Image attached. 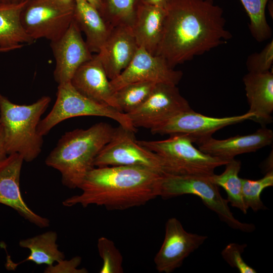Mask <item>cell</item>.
<instances>
[{"instance_id":"4dcf8cb0","label":"cell","mask_w":273,"mask_h":273,"mask_svg":"<svg viewBox=\"0 0 273 273\" xmlns=\"http://www.w3.org/2000/svg\"><path fill=\"white\" fill-rule=\"evenodd\" d=\"M246 246V244L230 243L221 251V256L230 266L236 268L240 272L256 273V270L244 260L242 256Z\"/></svg>"},{"instance_id":"9c48e42d","label":"cell","mask_w":273,"mask_h":273,"mask_svg":"<svg viewBox=\"0 0 273 273\" xmlns=\"http://www.w3.org/2000/svg\"><path fill=\"white\" fill-rule=\"evenodd\" d=\"M135 132L120 125L114 130L110 141L96 157L95 167L130 166L142 167L167 174L162 158L139 144Z\"/></svg>"},{"instance_id":"3957f363","label":"cell","mask_w":273,"mask_h":273,"mask_svg":"<svg viewBox=\"0 0 273 273\" xmlns=\"http://www.w3.org/2000/svg\"><path fill=\"white\" fill-rule=\"evenodd\" d=\"M114 128L105 122L88 128L65 132L45 160L46 164L59 171L62 184L79 188L85 176L94 167L99 152L110 141Z\"/></svg>"},{"instance_id":"d6a6232c","label":"cell","mask_w":273,"mask_h":273,"mask_svg":"<svg viewBox=\"0 0 273 273\" xmlns=\"http://www.w3.org/2000/svg\"><path fill=\"white\" fill-rule=\"evenodd\" d=\"M8 156L5 148L3 132L2 128L0 127V163L3 161Z\"/></svg>"},{"instance_id":"2e32d148","label":"cell","mask_w":273,"mask_h":273,"mask_svg":"<svg viewBox=\"0 0 273 273\" xmlns=\"http://www.w3.org/2000/svg\"><path fill=\"white\" fill-rule=\"evenodd\" d=\"M138 48L130 27H113L97 54L110 80L117 77L127 67Z\"/></svg>"},{"instance_id":"603a6c76","label":"cell","mask_w":273,"mask_h":273,"mask_svg":"<svg viewBox=\"0 0 273 273\" xmlns=\"http://www.w3.org/2000/svg\"><path fill=\"white\" fill-rule=\"evenodd\" d=\"M57 234L55 231H48L34 237L19 241V246L29 250V256L17 265L25 261H31L36 264H54L65 259L64 253L59 250L56 243Z\"/></svg>"},{"instance_id":"4fadbf2b","label":"cell","mask_w":273,"mask_h":273,"mask_svg":"<svg viewBox=\"0 0 273 273\" xmlns=\"http://www.w3.org/2000/svg\"><path fill=\"white\" fill-rule=\"evenodd\" d=\"M207 237L187 232L176 218L165 224L163 243L154 258L159 272L170 273L181 266L185 259L202 245Z\"/></svg>"},{"instance_id":"5bb4252c","label":"cell","mask_w":273,"mask_h":273,"mask_svg":"<svg viewBox=\"0 0 273 273\" xmlns=\"http://www.w3.org/2000/svg\"><path fill=\"white\" fill-rule=\"evenodd\" d=\"M50 42L56 61L54 77L58 84L70 82L78 68L93 57L74 20L60 37Z\"/></svg>"},{"instance_id":"74e56055","label":"cell","mask_w":273,"mask_h":273,"mask_svg":"<svg viewBox=\"0 0 273 273\" xmlns=\"http://www.w3.org/2000/svg\"><path fill=\"white\" fill-rule=\"evenodd\" d=\"M0 52H6L4 50L0 49Z\"/></svg>"},{"instance_id":"4316f807","label":"cell","mask_w":273,"mask_h":273,"mask_svg":"<svg viewBox=\"0 0 273 273\" xmlns=\"http://www.w3.org/2000/svg\"><path fill=\"white\" fill-rule=\"evenodd\" d=\"M250 19L249 28L251 35L258 42L270 38L272 31L265 16L269 0H240Z\"/></svg>"},{"instance_id":"8992f818","label":"cell","mask_w":273,"mask_h":273,"mask_svg":"<svg viewBox=\"0 0 273 273\" xmlns=\"http://www.w3.org/2000/svg\"><path fill=\"white\" fill-rule=\"evenodd\" d=\"M210 176L166 174L161 181L160 196L170 199L184 195L197 196L230 227L247 233L254 231L253 224L242 222L234 216L228 200L221 196L219 187Z\"/></svg>"},{"instance_id":"44dd1931","label":"cell","mask_w":273,"mask_h":273,"mask_svg":"<svg viewBox=\"0 0 273 273\" xmlns=\"http://www.w3.org/2000/svg\"><path fill=\"white\" fill-rule=\"evenodd\" d=\"M73 20L85 36V43L91 53H98L113 27L99 11L86 0H74Z\"/></svg>"},{"instance_id":"f546056e","label":"cell","mask_w":273,"mask_h":273,"mask_svg":"<svg viewBox=\"0 0 273 273\" xmlns=\"http://www.w3.org/2000/svg\"><path fill=\"white\" fill-rule=\"evenodd\" d=\"M273 64V40H271L259 53L250 55L246 65L249 72L261 73L269 70Z\"/></svg>"},{"instance_id":"30bf717a","label":"cell","mask_w":273,"mask_h":273,"mask_svg":"<svg viewBox=\"0 0 273 273\" xmlns=\"http://www.w3.org/2000/svg\"><path fill=\"white\" fill-rule=\"evenodd\" d=\"M191 109L176 85L157 83L148 99L139 108L126 114L136 128L144 127L151 130L175 115Z\"/></svg>"},{"instance_id":"836d02e7","label":"cell","mask_w":273,"mask_h":273,"mask_svg":"<svg viewBox=\"0 0 273 273\" xmlns=\"http://www.w3.org/2000/svg\"><path fill=\"white\" fill-rule=\"evenodd\" d=\"M169 0H143V3L165 8Z\"/></svg>"},{"instance_id":"ffe728a7","label":"cell","mask_w":273,"mask_h":273,"mask_svg":"<svg viewBox=\"0 0 273 273\" xmlns=\"http://www.w3.org/2000/svg\"><path fill=\"white\" fill-rule=\"evenodd\" d=\"M166 12L165 8L142 3L131 27L139 47L156 55L163 31Z\"/></svg>"},{"instance_id":"cb8c5ba5","label":"cell","mask_w":273,"mask_h":273,"mask_svg":"<svg viewBox=\"0 0 273 273\" xmlns=\"http://www.w3.org/2000/svg\"><path fill=\"white\" fill-rule=\"evenodd\" d=\"M225 169L220 174H214L210 176L211 180L218 187H222L227 194V200L232 206L247 214L246 208L242 196V178L239 176L241 161L235 158L225 164Z\"/></svg>"},{"instance_id":"277c9868","label":"cell","mask_w":273,"mask_h":273,"mask_svg":"<svg viewBox=\"0 0 273 273\" xmlns=\"http://www.w3.org/2000/svg\"><path fill=\"white\" fill-rule=\"evenodd\" d=\"M51 102L44 96L32 104L19 105L0 94V127L8 155L19 154L27 162L39 156L43 140L37 126Z\"/></svg>"},{"instance_id":"1f68e13d","label":"cell","mask_w":273,"mask_h":273,"mask_svg":"<svg viewBox=\"0 0 273 273\" xmlns=\"http://www.w3.org/2000/svg\"><path fill=\"white\" fill-rule=\"evenodd\" d=\"M81 258L75 256L69 260L62 259L54 265H48L44 270L45 273H87L85 268H77L80 264Z\"/></svg>"},{"instance_id":"52a82bcc","label":"cell","mask_w":273,"mask_h":273,"mask_svg":"<svg viewBox=\"0 0 273 273\" xmlns=\"http://www.w3.org/2000/svg\"><path fill=\"white\" fill-rule=\"evenodd\" d=\"M79 116L110 118L119 125L135 132L137 131L126 114L85 97L69 82L58 84L55 103L47 116L40 120L37 126L38 132L43 136L61 122Z\"/></svg>"},{"instance_id":"7c38bea8","label":"cell","mask_w":273,"mask_h":273,"mask_svg":"<svg viewBox=\"0 0 273 273\" xmlns=\"http://www.w3.org/2000/svg\"><path fill=\"white\" fill-rule=\"evenodd\" d=\"M183 75L181 70L170 67L162 57L139 47L129 65L117 77L110 80V83L113 92L127 84L138 81L177 85Z\"/></svg>"},{"instance_id":"ba28073f","label":"cell","mask_w":273,"mask_h":273,"mask_svg":"<svg viewBox=\"0 0 273 273\" xmlns=\"http://www.w3.org/2000/svg\"><path fill=\"white\" fill-rule=\"evenodd\" d=\"M74 0H27L21 13L22 25L35 41L60 37L73 20Z\"/></svg>"},{"instance_id":"5b68a950","label":"cell","mask_w":273,"mask_h":273,"mask_svg":"<svg viewBox=\"0 0 273 273\" xmlns=\"http://www.w3.org/2000/svg\"><path fill=\"white\" fill-rule=\"evenodd\" d=\"M136 142L162 158L167 174L210 176L228 162L195 148L192 139L184 133L170 134L163 140Z\"/></svg>"},{"instance_id":"f1b7e54d","label":"cell","mask_w":273,"mask_h":273,"mask_svg":"<svg viewBox=\"0 0 273 273\" xmlns=\"http://www.w3.org/2000/svg\"><path fill=\"white\" fill-rule=\"evenodd\" d=\"M97 247L103 260L100 273L123 272L122 256L112 240L101 237L98 240Z\"/></svg>"},{"instance_id":"d590c367","label":"cell","mask_w":273,"mask_h":273,"mask_svg":"<svg viewBox=\"0 0 273 273\" xmlns=\"http://www.w3.org/2000/svg\"><path fill=\"white\" fill-rule=\"evenodd\" d=\"M6 3L19 4L24 2L27 0H5Z\"/></svg>"},{"instance_id":"e575fe53","label":"cell","mask_w":273,"mask_h":273,"mask_svg":"<svg viewBox=\"0 0 273 273\" xmlns=\"http://www.w3.org/2000/svg\"><path fill=\"white\" fill-rule=\"evenodd\" d=\"M99 11L101 6V0H86Z\"/></svg>"},{"instance_id":"7402d4cb","label":"cell","mask_w":273,"mask_h":273,"mask_svg":"<svg viewBox=\"0 0 273 273\" xmlns=\"http://www.w3.org/2000/svg\"><path fill=\"white\" fill-rule=\"evenodd\" d=\"M26 2L0 5V49L6 52L35 41L25 31L21 21V13Z\"/></svg>"},{"instance_id":"ac0fdd59","label":"cell","mask_w":273,"mask_h":273,"mask_svg":"<svg viewBox=\"0 0 273 273\" xmlns=\"http://www.w3.org/2000/svg\"><path fill=\"white\" fill-rule=\"evenodd\" d=\"M273 142V131L265 126L247 135H237L223 140L212 136L198 143L202 152L229 161L238 155L256 152L269 146Z\"/></svg>"},{"instance_id":"9a60e30c","label":"cell","mask_w":273,"mask_h":273,"mask_svg":"<svg viewBox=\"0 0 273 273\" xmlns=\"http://www.w3.org/2000/svg\"><path fill=\"white\" fill-rule=\"evenodd\" d=\"M22 157L17 153L9 155L0 163V203L16 210L30 222L40 228L50 225V220L35 213L26 204L20 189Z\"/></svg>"},{"instance_id":"d6986e66","label":"cell","mask_w":273,"mask_h":273,"mask_svg":"<svg viewBox=\"0 0 273 273\" xmlns=\"http://www.w3.org/2000/svg\"><path fill=\"white\" fill-rule=\"evenodd\" d=\"M249 112L254 115L252 120L262 126L272 122L273 112V73L248 72L243 78Z\"/></svg>"},{"instance_id":"6da1fadb","label":"cell","mask_w":273,"mask_h":273,"mask_svg":"<svg viewBox=\"0 0 273 273\" xmlns=\"http://www.w3.org/2000/svg\"><path fill=\"white\" fill-rule=\"evenodd\" d=\"M163 34L155 55L173 68L227 43L223 11L213 0H169Z\"/></svg>"},{"instance_id":"e0dca14e","label":"cell","mask_w":273,"mask_h":273,"mask_svg":"<svg viewBox=\"0 0 273 273\" xmlns=\"http://www.w3.org/2000/svg\"><path fill=\"white\" fill-rule=\"evenodd\" d=\"M70 83L85 97L119 111L110 80L97 54L78 68Z\"/></svg>"},{"instance_id":"83f0119b","label":"cell","mask_w":273,"mask_h":273,"mask_svg":"<svg viewBox=\"0 0 273 273\" xmlns=\"http://www.w3.org/2000/svg\"><path fill=\"white\" fill-rule=\"evenodd\" d=\"M242 196L244 203L248 209L255 212L264 210L267 208L261 200V194L266 188L273 186V170L266 172L260 179L252 180L242 178Z\"/></svg>"},{"instance_id":"8d00e7d4","label":"cell","mask_w":273,"mask_h":273,"mask_svg":"<svg viewBox=\"0 0 273 273\" xmlns=\"http://www.w3.org/2000/svg\"><path fill=\"white\" fill-rule=\"evenodd\" d=\"M6 3L5 0H0V5Z\"/></svg>"},{"instance_id":"7a4b0ae2","label":"cell","mask_w":273,"mask_h":273,"mask_svg":"<svg viewBox=\"0 0 273 273\" xmlns=\"http://www.w3.org/2000/svg\"><path fill=\"white\" fill-rule=\"evenodd\" d=\"M164 174L148 168L130 166L94 167L79 189L82 192L64 200L62 204L105 207L123 210L146 204L160 196Z\"/></svg>"},{"instance_id":"484cf974","label":"cell","mask_w":273,"mask_h":273,"mask_svg":"<svg viewBox=\"0 0 273 273\" xmlns=\"http://www.w3.org/2000/svg\"><path fill=\"white\" fill-rule=\"evenodd\" d=\"M157 83L138 81L127 84L114 92L119 110L125 114L141 106L149 97Z\"/></svg>"},{"instance_id":"8fae6325","label":"cell","mask_w":273,"mask_h":273,"mask_svg":"<svg viewBox=\"0 0 273 273\" xmlns=\"http://www.w3.org/2000/svg\"><path fill=\"white\" fill-rule=\"evenodd\" d=\"M254 115L248 111L240 115L214 117L206 116L192 109L181 112L158 126L151 129L152 134L188 135L193 143L198 144L212 136L217 130L224 127L253 120Z\"/></svg>"},{"instance_id":"d4e9b609","label":"cell","mask_w":273,"mask_h":273,"mask_svg":"<svg viewBox=\"0 0 273 273\" xmlns=\"http://www.w3.org/2000/svg\"><path fill=\"white\" fill-rule=\"evenodd\" d=\"M143 0H101L99 12L112 27L126 26L131 28Z\"/></svg>"}]
</instances>
